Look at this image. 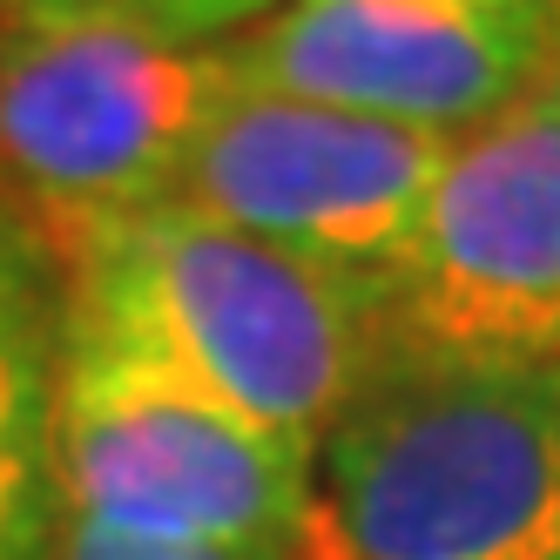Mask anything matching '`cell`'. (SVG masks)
<instances>
[{
    "instance_id": "1",
    "label": "cell",
    "mask_w": 560,
    "mask_h": 560,
    "mask_svg": "<svg viewBox=\"0 0 560 560\" xmlns=\"http://www.w3.org/2000/svg\"><path fill=\"white\" fill-rule=\"evenodd\" d=\"M55 317L68 345L136 358L304 446L378 365V311L358 291L183 203L89 236L55 270Z\"/></svg>"
},
{
    "instance_id": "2",
    "label": "cell",
    "mask_w": 560,
    "mask_h": 560,
    "mask_svg": "<svg viewBox=\"0 0 560 560\" xmlns=\"http://www.w3.org/2000/svg\"><path fill=\"white\" fill-rule=\"evenodd\" d=\"M338 560H560V358H378L317 439Z\"/></svg>"
},
{
    "instance_id": "3",
    "label": "cell",
    "mask_w": 560,
    "mask_h": 560,
    "mask_svg": "<svg viewBox=\"0 0 560 560\" xmlns=\"http://www.w3.org/2000/svg\"><path fill=\"white\" fill-rule=\"evenodd\" d=\"M230 95L210 48L68 0H0V223L55 270L176 196Z\"/></svg>"
},
{
    "instance_id": "4",
    "label": "cell",
    "mask_w": 560,
    "mask_h": 560,
    "mask_svg": "<svg viewBox=\"0 0 560 560\" xmlns=\"http://www.w3.org/2000/svg\"><path fill=\"white\" fill-rule=\"evenodd\" d=\"M55 513L129 540H270L317 513V446L95 345H55Z\"/></svg>"
},
{
    "instance_id": "5",
    "label": "cell",
    "mask_w": 560,
    "mask_h": 560,
    "mask_svg": "<svg viewBox=\"0 0 560 560\" xmlns=\"http://www.w3.org/2000/svg\"><path fill=\"white\" fill-rule=\"evenodd\" d=\"M210 55L230 95L459 142L560 68V0H277Z\"/></svg>"
},
{
    "instance_id": "6",
    "label": "cell",
    "mask_w": 560,
    "mask_h": 560,
    "mask_svg": "<svg viewBox=\"0 0 560 560\" xmlns=\"http://www.w3.org/2000/svg\"><path fill=\"white\" fill-rule=\"evenodd\" d=\"M378 358H560V68L453 142L378 298Z\"/></svg>"
},
{
    "instance_id": "7",
    "label": "cell",
    "mask_w": 560,
    "mask_h": 560,
    "mask_svg": "<svg viewBox=\"0 0 560 560\" xmlns=\"http://www.w3.org/2000/svg\"><path fill=\"white\" fill-rule=\"evenodd\" d=\"M453 142L284 95H223L170 203L338 277L372 311L406 264Z\"/></svg>"
},
{
    "instance_id": "8",
    "label": "cell",
    "mask_w": 560,
    "mask_h": 560,
    "mask_svg": "<svg viewBox=\"0 0 560 560\" xmlns=\"http://www.w3.org/2000/svg\"><path fill=\"white\" fill-rule=\"evenodd\" d=\"M55 264L0 223V560H48L55 540Z\"/></svg>"
},
{
    "instance_id": "9",
    "label": "cell",
    "mask_w": 560,
    "mask_h": 560,
    "mask_svg": "<svg viewBox=\"0 0 560 560\" xmlns=\"http://www.w3.org/2000/svg\"><path fill=\"white\" fill-rule=\"evenodd\" d=\"M48 560H338L325 527L298 534H270V540H129V534H108L95 520H68L55 513V540H48Z\"/></svg>"
}]
</instances>
